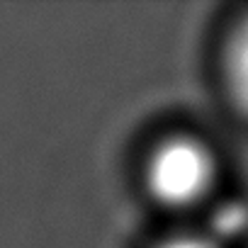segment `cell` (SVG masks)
Returning <instances> with one entry per match:
<instances>
[{"mask_svg": "<svg viewBox=\"0 0 248 248\" xmlns=\"http://www.w3.org/2000/svg\"><path fill=\"white\" fill-rule=\"evenodd\" d=\"M246 231H248V204L243 200H226L212 212L209 229L204 233L224 248V243L241 238Z\"/></svg>", "mask_w": 248, "mask_h": 248, "instance_id": "obj_3", "label": "cell"}, {"mask_svg": "<svg viewBox=\"0 0 248 248\" xmlns=\"http://www.w3.org/2000/svg\"><path fill=\"white\" fill-rule=\"evenodd\" d=\"M156 248H221V246L212 241L204 231H183L163 238L161 243H156Z\"/></svg>", "mask_w": 248, "mask_h": 248, "instance_id": "obj_4", "label": "cell"}, {"mask_svg": "<svg viewBox=\"0 0 248 248\" xmlns=\"http://www.w3.org/2000/svg\"><path fill=\"white\" fill-rule=\"evenodd\" d=\"M224 85L238 112L248 117V15H243L224 44L221 59Z\"/></svg>", "mask_w": 248, "mask_h": 248, "instance_id": "obj_2", "label": "cell"}, {"mask_svg": "<svg viewBox=\"0 0 248 248\" xmlns=\"http://www.w3.org/2000/svg\"><path fill=\"white\" fill-rule=\"evenodd\" d=\"M217 183L214 151L192 134H170L154 144L144 163L149 195L170 209L200 204Z\"/></svg>", "mask_w": 248, "mask_h": 248, "instance_id": "obj_1", "label": "cell"}]
</instances>
